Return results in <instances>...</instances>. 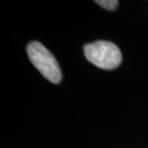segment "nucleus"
Returning <instances> with one entry per match:
<instances>
[{"label": "nucleus", "instance_id": "f257e3e1", "mask_svg": "<svg viewBox=\"0 0 148 148\" xmlns=\"http://www.w3.org/2000/svg\"><path fill=\"white\" fill-rule=\"evenodd\" d=\"M84 54L88 62L103 69H114L122 61L119 48L114 43L106 40H97L86 44Z\"/></svg>", "mask_w": 148, "mask_h": 148}, {"label": "nucleus", "instance_id": "f03ea898", "mask_svg": "<svg viewBox=\"0 0 148 148\" xmlns=\"http://www.w3.org/2000/svg\"><path fill=\"white\" fill-rule=\"evenodd\" d=\"M27 54L35 67L48 81L58 84L62 80V71L53 54L38 41L27 45Z\"/></svg>", "mask_w": 148, "mask_h": 148}, {"label": "nucleus", "instance_id": "7ed1b4c3", "mask_svg": "<svg viewBox=\"0 0 148 148\" xmlns=\"http://www.w3.org/2000/svg\"><path fill=\"white\" fill-rule=\"evenodd\" d=\"M97 4L101 6L102 8L109 11H114L117 7L118 1L117 0H97L95 1Z\"/></svg>", "mask_w": 148, "mask_h": 148}]
</instances>
